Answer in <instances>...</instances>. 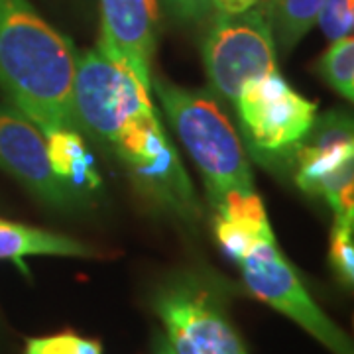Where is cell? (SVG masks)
I'll use <instances>...</instances> for the list:
<instances>
[{
    "label": "cell",
    "mask_w": 354,
    "mask_h": 354,
    "mask_svg": "<svg viewBox=\"0 0 354 354\" xmlns=\"http://www.w3.org/2000/svg\"><path fill=\"white\" fill-rule=\"evenodd\" d=\"M77 51L30 4L0 0V87L44 136L77 130L73 106Z\"/></svg>",
    "instance_id": "1"
},
{
    "label": "cell",
    "mask_w": 354,
    "mask_h": 354,
    "mask_svg": "<svg viewBox=\"0 0 354 354\" xmlns=\"http://www.w3.org/2000/svg\"><path fill=\"white\" fill-rule=\"evenodd\" d=\"M152 85L177 138L199 167L213 203H221L228 193L254 191L241 138L215 99L162 79Z\"/></svg>",
    "instance_id": "2"
},
{
    "label": "cell",
    "mask_w": 354,
    "mask_h": 354,
    "mask_svg": "<svg viewBox=\"0 0 354 354\" xmlns=\"http://www.w3.org/2000/svg\"><path fill=\"white\" fill-rule=\"evenodd\" d=\"M73 106L79 124L109 144L138 114L153 109L150 88L99 46L77 53Z\"/></svg>",
    "instance_id": "3"
},
{
    "label": "cell",
    "mask_w": 354,
    "mask_h": 354,
    "mask_svg": "<svg viewBox=\"0 0 354 354\" xmlns=\"http://www.w3.org/2000/svg\"><path fill=\"white\" fill-rule=\"evenodd\" d=\"M203 62L211 87L236 101L244 87L276 71V41L264 10L216 14L205 44Z\"/></svg>",
    "instance_id": "4"
},
{
    "label": "cell",
    "mask_w": 354,
    "mask_h": 354,
    "mask_svg": "<svg viewBox=\"0 0 354 354\" xmlns=\"http://www.w3.org/2000/svg\"><path fill=\"white\" fill-rule=\"evenodd\" d=\"M239 266L246 288L260 301L293 319L333 354H354V342L311 299L276 241L258 244Z\"/></svg>",
    "instance_id": "5"
},
{
    "label": "cell",
    "mask_w": 354,
    "mask_h": 354,
    "mask_svg": "<svg viewBox=\"0 0 354 354\" xmlns=\"http://www.w3.org/2000/svg\"><path fill=\"white\" fill-rule=\"evenodd\" d=\"M153 307L176 354H246L223 307L193 278L165 283L156 293Z\"/></svg>",
    "instance_id": "6"
},
{
    "label": "cell",
    "mask_w": 354,
    "mask_h": 354,
    "mask_svg": "<svg viewBox=\"0 0 354 354\" xmlns=\"http://www.w3.org/2000/svg\"><path fill=\"white\" fill-rule=\"evenodd\" d=\"M236 109L252 148L278 153L299 146L317 118V104L286 83L278 71L244 87Z\"/></svg>",
    "instance_id": "7"
},
{
    "label": "cell",
    "mask_w": 354,
    "mask_h": 354,
    "mask_svg": "<svg viewBox=\"0 0 354 354\" xmlns=\"http://www.w3.org/2000/svg\"><path fill=\"white\" fill-rule=\"evenodd\" d=\"M111 144L148 193L176 209L195 211L193 185L153 109L138 114Z\"/></svg>",
    "instance_id": "8"
},
{
    "label": "cell",
    "mask_w": 354,
    "mask_h": 354,
    "mask_svg": "<svg viewBox=\"0 0 354 354\" xmlns=\"http://www.w3.org/2000/svg\"><path fill=\"white\" fill-rule=\"evenodd\" d=\"M0 167L41 201L65 207L71 191L53 174L46 136L18 109L0 104Z\"/></svg>",
    "instance_id": "9"
},
{
    "label": "cell",
    "mask_w": 354,
    "mask_h": 354,
    "mask_svg": "<svg viewBox=\"0 0 354 354\" xmlns=\"http://www.w3.org/2000/svg\"><path fill=\"white\" fill-rule=\"evenodd\" d=\"M158 0H101V48L152 91Z\"/></svg>",
    "instance_id": "10"
},
{
    "label": "cell",
    "mask_w": 354,
    "mask_h": 354,
    "mask_svg": "<svg viewBox=\"0 0 354 354\" xmlns=\"http://www.w3.org/2000/svg\"><path fill=\"white\" fill-rule=\"evenodd\" d=\"M305 138L295 156V181L304 191L313 193L323 177L354 158V118L341 111L327 113L315 118Z\"/></svg>",
    "instance_id": "11"
},
{
    "label": "cell",
    "mask_w": 354,
    "mask_h": 354,
    "mask_svg": "<svg viewBox=\"0 0 354 354\" xmlns=\"http://www.w3.org/2000/svg\"><path fill=\"white\" fill-rule=\"evenodd\" d=\"M216 241L236 264H241L242 258L252 252L258 244L276 241L266 216L264 203L256 191L228 193L223 201L216 203Z\"/></svg>",
    "instance_id": "12"
},
{
    "label": "cell",
    "mask_w": 354,
    "mask_h": 354,
    "mask_svg": "<svg viewBox=\"0 0 354 354\" xmlns=\"http://www.w3.org/2000/svg\"><path fill=\"white\" fill-rule=\"evenodd\" d=\"M71 256L95 258L97 250L75 239L0 218V260L20 262L26 256Z\"/></svg>",
    "instance_id": "13"
},
{
    "label": "cell",
    "mask_w": 354,
    "mask_h": 354,
    "mask_svg": "<svg viewBox=\"0 0 354 354\" xmlns=\"http://www.w3.org/2000/svg\"><path fill=\"white\" fill-rule=\"evenodd\" d=\"M46 144H48L51 169L65 185L97 187L101 183L79 130L73 128L55 130L50 136H46Z\"/></svg>",
    "instance_id": "14"
},
{
    "label": "cell",
    "mask_w": 354,
    "mask_h": 354,
    "mask_svg": "<svg viewBox=\"0 0 354 354\" xmlns=\"http://www.w3.org/2000/svg\"><path fill=\"white\" fill-rule=\"evenodd\" d=\"M325 0H266L264 14L283 50H291L317 24Z\"/></svg>",
    "instance_id": "15"
},
{
    "label": "cell",
    "mask_w": 354,
    "mask_h": 354,
    "mask_svg": "<svg viewBox=\"0 0 354 354\" xmlns=\"http://www.w3.org/2000/svg\"><path fill=\"white\" fill-rule=\"evenodd\" d=\"M329 264L342 286L354 290V218L335 216L330 230Z\"/></svg>",
    "instance_id": "16"
},
{
    "label": "cell",
    "mask_w": 354,
    "mask_h": 354,
    "mask_svg": "<svg viewBox=\"0 0 354 354\" xmlns=\"http://www.w3.org/2000/svg\"><path fill=\"white\" fill-rule=\"evenodd\" d=\"M315 195L327 199L335 216L354 218V158L323 177Z\"/></svg>",
    "instance_id": "17"
},
{
    "label": "cell",
    "mask_w": 354,
    "mask_h": 354,
    "mask_svg": "<svg viewBox=\"0 0 354 354\" xmlns=\"http://www.w3.org/2000/svg\"><path fill=\"white\" fill-rule=\"evenodd\" d=\"M319 73L341 95L348 91L354 81V36L333 41L319 62Z\"/></svg>",
    "instance_id": "18"
},
{
    "label": "cell",
    "mask_w": 354,
    "mask_h": 354,
    "mask_svg": "<svg viewBox=\"0 0 354 354\" xmlns=\"http://www.w3.org/2000/svg\"><path fill=\"white\" fill-rule=\"evenodd\" d=\"M26 354H102V348L97 341L83 339L73 333H62L30 339L26 344Z\"/></svg>",
    "instance_id": "19"
},
{
    "label": "cell",
    "mask_w": 354,
    "mask_h": 354,
    "mask_svg": "<svg viewBox=\"0 0 354 354\" xmlns=\"http://www.w3.org/2000/svg\"><path fill=\"white\" fill-rule=\"evenodd\" d=\"M329 39H341L354 32L353 0H325L317 18Z\"/></svg>",
    "instance_id": "20"
},
{
    "label": "cell",
    "mask_w": 354,
    "mask_h": 354,
    "mask_svg": "<svg viewBox=\"0 0 354 354\" xmlns=\"http://www.w3.org/2000/svg\"><path fill=\"white\" fill-rule=\"evenodd\" d=\"M165 4L176 18L185 22L201 20L213 8L211 0H165Z\"/></svg>",
    "instance_id": "21"
},
{
    "label": "cell",
    "mask_w": 354,
    "mask_h": 354,
    "mask_svg": "<svg viewBox=\"0 0 354 354\" xmlns=\"http://www.w3.org/2000/svg\"><path fill=\"white\" fill-rule=\"evenodd\" d=\"M218 14H241L254 8L260 0H211Z\"/></svg>",
    "instance_id": "22"
},
{
    "label": "cell",
    "mask_w": 354,
    "mask_h": 354,
    "mask_svg": "<svg viewBox=\"0 0 354 354\" xmlns=\"http://www.w3.org/2000/svg\"><path fill=\"white\" fill-rule=\"evenodd\" d=\"M153 353L156 354H176V351L171 348V344L167 342L164 337H158L156 339V346H153Z\"/></svg>",
    "instance_id": "23"
},
{
    "label": "cell",
    "mask_w": 354,
    "mask_h": 354,
    "mask_svg": "<svg viewBox=\"0 0 354 354\" xmlns=\"http://www.w3.org/2000/svg\"><path fill=\"white\" fill-rule=\"evenodd\" d=\"M344 97H346V99H351V101L354 102V81H353V83H351V87H348V91L344 93Z\"/></svg>",
    "instance_id": "24"
},
{
    "label": "cell",
    "mask_w": 354,
    "mask_h": 354,
    "mask_svg": "<svg viewBox=\"0 0 354 354\" xmlns=\"http://www.w3.org/2000/svg\"><path fill=\"white\" fill-rule=\"evenodd\" d=\"M353 12H354V0H353Z\"/></svg>",
    "instance_id": "25"
},
{
    "label": "cell",
    "mask_w": 354,
    "mask_h": 354,
    "mask_svg": "<svg viewBox=\"0 0 354 354\" xmlns=\"http://www.w3.org/2000/svg\"><path fill=\"white\" fill-rule=\"evenodd\" d=\"M353 327H354V319H353Z\"/></svg>",
    "instance_id": "26"
}]
</instances>
